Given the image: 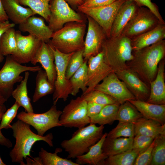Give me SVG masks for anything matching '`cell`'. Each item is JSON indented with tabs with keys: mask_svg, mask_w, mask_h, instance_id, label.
<instances>
[{
	"mask_svg": "<svg viewBox=\"0 0 165 165\" xmlns=\"http://www.w3.org/2000/svg\"><path fill=\"white\" fill-rule=\"evenodd\" d=\"M134 136L133 123L119 122L115 127L107 133V137L111 138H134Z\"/></svg>",
	"mask_w": 165,
	"mask_h": 165,
	"instance_id": "74e56055",
	"label": "cell"
},
{
	"mask_svg": "<svg viewBox=\"0 0 165 165\" xmlns=\"http://www.w3.org/2000/svg\"><path fill=\"white\" fill-rule=\"evenodd\" d=\"M50 9L48 26L53 32L62 28L67 23L84 22L80 15L72 9L65 0H51Z\"/></svg>",
	"mask_w": 165,
	"mask_h": 165,
	"instance_id": "8fae6325",
	"label": "cell"
},
{
	"mask_svg": "<svg viewBox=\"0 0 165 165\" xmlns=\"http://www.w3.org/2000/svg\"><path fill=\"white\" fill-rule=\"evenodd\" d=\"M159 24L162 23L149 9L139 7L136 14L127 24L121 35L131 39L153 29Z\"/></svg>",
	"mask_w": 165,
	"mask_h": 165,
	"instance_id": "30bf717a",
	"label": "cell"
},
{
	"mask_svg": "<svg viewBox=\"0 0 165 165\" xmlns=\"http://www.w3.org/2000/svg\"><path fill=\"white\" fill-rule=\"evenodd\" d=\"M88 21L87 32L84 40L83 57L87 60L91 57L97 55L101 51L102 45L107 38L102 28L92 18L87 16Z\"/></svg>",
	"mask_w": 165,
	"mask_h": 165,
	"instance_id": "9a60e30c",
	"label": "cell"
},
{
	"mask_svg": "<svg viewBox=\"0 0 165 165\" xmlns=\"http://www.w3.org/2000/svg\"><path fill=\"white\" fill-rule=\"evenodd\" d=\"M155 138L149 146L138 156L134 165H150L152 160V150L155 145Z\"/></svg>",
	"mask_w": 165,
	"mask_h": 165,
	"instance_id": "7bdbcfd3",
	"label": "cell"
},
{
	"mask_svg": "<svg viewBox=\"0 0 165 165\" xmlns=\"http://www.w3.org/2000/svg\"><path fill=\"white\" fill-rule=\"evenodd\" d=\"M155 139L150 165H165V133L158 135Z\"/></svg>",
	"mask_w": 165,
	"mask_h": 165,
	"instance_id": "8d00e7d4",
	"label": "cell"
},
{
	"mask_svg": "<svg viewBox=\"0 0 165 165\" xmlns=\"http://www.w3.org/2000/svg\"><path fill=\"white\" fill-rule=\"evenodd\" d=\"M13 136L15 138L16 143L13 148L9 152V156L13 163H17L24 165L23 161L27 156L31 157L30 151L35 142L42 141L50 147L53 146V136L52 133L46 136H41L31 131L30 125L18 119L12 125Z\"/></svg>",
	"mask_w": 165,
	"mask_h": 165,
	"instance_id": "7a4b0ae2",
	"label": "cell"
},
{
	"mask_svg": "<svg viewBox=\"0 0 165 165\" xmlns=\"http://www.w3.org/2000/svg\"><path fill=\"white\" fill-rule=\"evenodd\" d=\"M117 0H88L79 6L87 8L102 6L110 4Z\"/></svg>",
	"mask_w": 165,
	"mask_h": 165,
	"instance_id": "f6af8a7d",
	"label": "cell"
},
{
	"mask_svg": "<svg viewBox=\"0 0 165 165\" xmlns=\"http://www.w3.org/2000/svg\"><path fill=\"white\" fill-rule=\"evenodd\" d=\"M6 101L4 97L0 94V107L4 104V103Z\"/></svg>",
	"mask_w": 165,
	"mask_h": 165,
	"instance_id": "816d5d0a",
	"label": "cell"
},
{
	"mask_svg": "<svg viewBox=\"0 0 165 165\" xmlns=\"http://www.w3.org/2000/svg\"><path fill=\"white\" fill-rule=\"evenodd\" d=\"M134 2L139 7H144L149 9L158 18L160 22L165 24L159 10L158 6L155 3L152 2L151 0H126Z\"/></svg>",
	"mask_w": 165,
	"mask_h": 165,
	"instance_id": "ee69618b",
	"label": "cell"
},
{
	"mask_svg": "<svg viewBox=\"0 0 165 165\" xmlns=\"http://www.w3.org/2000/svg\"><path fill=\"white\" fill-rule=\"evenodd\" d=\"M14 23H10L8 20L0 21V38L2 35L8 30L15 26Z\"/></svg>",
	"mask_w": 165,
	"mask_h": 165,
	"instance_id": "c3c4849f",
	"label": "cell"
},
{
	"mask_svg": "<svg viewBox=\"0 0 165 165\" xmlns=\"http://www.w3.org/2000/svg\"><path fill=\"white\" fill-rule=\"evenodd\" d=\"M107 134V133L103 134L101 138L90 148L87 152L77 157L75 163L78 165H104L105 161L108 156L103 152L102 146Z\"/></svg>",
	"mask_w": 165,
	"mask_h": 165,
	"instance_id": "cb8c5ba5",
	"label": "cell"
},
{
	"mask_svg": "<svg viewBox=\"0 0 165 165\" xmlns=\"http://www.w3.org/2000/svg\"><path fill=\"white\" fill-rule=\"evenodd\" d=\"M139 155L132 149L124 152L108 156L105 160L104 165H133Z\"/></svg>",
	"mask_w": 165,
	"mask_h": 165,
	"instance_id": "e575fe53",
	"label": "cell"
},
{
	"mask_svg": "<svg viewBox=\"0 0 165 165\" xmlns=\"http://www.w3.org/2000/svg\"><path fill=\"white\" fill-rule=\"evenodd\" d=\"M20 107L16 101L14 104L3 114L1 119L0 124V129H8L11 128V123L17 116L18 110Z\"/></svg>",
	"mask_w": 165,
	"mask_h": 165,
	"instance_id": "b9f144b4",
	"label": "cell"
},
{
	"mask_svg": "<svg viewBox=\"0 0 165 165\" xmlns=\"http://www.w3.org/2000/svg\"><path fill=\"white\" fill-rule=\"evenodd\" d=\"M53 48L50 41L42 42L31 62L34 65L37 63L40 64L47 75L49 82L54 86L56 78V71Z\"/></svg>",
	"mask_w": 165,
	"mask_h": 165,
	"instance_id": "ac0fdd59",
	"label": "cell"
},
{
	"mask_svg": "<svg viewBox=\"0 0 165 165\" xmlns=\"http://www.w3.org/2000/svg\"><path fill=\"white\" fill-rule=\"evenodd\" d=\"M165 38V24H159L153 29L131 39L133 51L158 42Z\"/></svg>",
	"mask_w": 165,
	"mask_h": 165,
	"instance_id": "7402d4cb",
	"label": "cell"
},
{
	"mask_svg": "<svg viewBox=\"0 0 165 165\" xmlns=\"http://www.w3.org/2000/svg\"><path fill=\"white\" fill-rule=\"evenodd\" d=\"M16 31L11 28L5 32L0 38V51L4 56L13 55L16 49Z\"/></svg>",
	"mask_w": 165,
	"mask_h": 165,
	"instance_id": "d590c367",
	"label": "cell"
},
{
	"mask_svg": "<svg viewBox=\"0 0 165 165\" xmlns=\"http://www.w3.org/2000/svg\"><path fill=\"white\" fill-rule=\"evenodd\" d=\"M4 56L2 54L0 51V64L2 61L4 59Z\"/></svg>",
	"mask_w": 165,
	"mask_h": 165,
	"instance_id": "f5cc1de1",
	"label": "cell"
},
{
	"mask_svg": "<svg viewBox=\"0 0 165 165\" xmlns=\"http://www.w3.org/2000/svg\"><path fill=\"white\" fill-rule=\"evenodd\" d=\"M29 75L28 71L25 72L24 79L17 86L16 88L13 90L11 96L20 107L24 108L26 112L33 113L34 112V110L31 103V100L28 96L27 87Z\"/></svg>",
	"mask_w": 165,
	"mask_h": 165,
	"instance_id": "83f0119b",
	"label": "cell"
},
{
	"mask_svg": "<svg viewBox=\"0 0 165 165\" xmlns=\"http://www.w3.org/2000/svg\"><path fill=\"white\" fill-rule=\"evenodd\" d=\"M113 71L104 61L102 51L87 60V89L84 95L94 90L96 86L110 73Z\"/></svg>",
	"mask_w": 165,
	"mask_h": 165,
	"instance_id": "5bb4252c",
	"label": "cell"
},
{
	"mask_svg": "<svg viewBox=\"0 0 165 165\" xmlns=\"http://www.w3.org/2000/svg\"><path fill=\"white\" fill-rule=\"evenodd\" d=\"M165 62H160L155 78L149 83V97L146 102L158 105H165Z\"/></svg>",
	"mask_w": 165,
	"mask_h": 165,
	"instance_id": "44dd1931",
	"label": "cell"
},
{
	"mask_svg": "<svg viewBox=\"0 0 165 165\" xmlns=\"http://www.w3.org/2000/svg\"><path fill=\"white\" fill-rule=\"evenodd\" d=\"M6 107L4 104L0 107V121L2 116L6 111ZM0 144L8 148L12 146V142L8 138H6L2 134L0 129Z\"/></svg>",
	"mask_w": 165,
	"mask_h": 165,
	"instance_id": "7dc6e473",
	"label": "cell"
},
{
	"mask_svg": "<svg viewBox=\"0 0 165 165\" xmlns=\"http://www.w3.org/2000/svg\"><path fill=\"white\" fill-rule=\"evenodd\" d=\"M104 128L103 125L90 124L78 128L70 138L62 141L61 145L68 154L67 158H76L87 152L102 137Z\"/></svg>",
	"mask_w": 165,
	"mask_h": 165,
	"instance_id": "3957f363",
	"label": "cell"
},
{
	"mask_svg": "<svg viewBox=\"0 0 165 165\" xmlns=\"http://www.w3.org/2000/svg\"><path fill=\"white\" fill-rule=\"evenodd\" d=\"M8 17L4 10L2 0H0V21L8 20Z\"/></svg>",
	"mask_w": 165,
	"mask_h": 165,
	"instance_id": "681fc988",
	"label": "cell"
},
{
	"mask_svg": "<svg viewBox=\"0 0 165 165\" xmlns=\"http://www.w3.org/2000/svg\"><path fill=\"white\" fill-rule=\"evenodd\" d=\"M4 10L8 17L15 24H20L35 14L30 8H25L16 0H2Z\"/></svg>",
	"mask_w": 165,
	"mask_h": 165,
	"instance_id": "d4e9b609",
	"label": "cell"
},
{
	"mask_svg": "<svg viewBox=\"0 0 165 165\" xmlns=\"http://www.w3.org/2000/svg\"><path fill=\"white\" fill-rule=\"evenodd\" d=\"M6 164L4 163L2 160L0 156V165H6Z\"/></svg>",
	"mask_w": 165,
	"mask_h": 165,
	"instance_id": "db71d44e",
	"label": "cell"
},
{
	"mask_svg": "<svg viewBox=\"0 0 165 165\" xmlns=\"http://www.w3.org/2000/svg\"><path fill=\"white\" fill-rule=\"evenodd\" d=\"M134 138L106 137L102 146L103 152L108 157L130 149L132 148Z\"/></svg>",
	"mask_w": 165,
	"mask_h": 165,
	"instance_id": "484cf974",
	"label": "cell"
},
{
	"mask_svg": "<svg viewBox=\"0 0 165 165\" xmlns=\"http://www.w3.org/2000/svg\"><path fill=\"white\" fill-rule=\"evenodd\" d=\"M154 138L141 135H136L134 138L132 149L139 155L149 146Z\"/></svg>",
	"mask_w": 165,
	"mask_h": 165,
	"instance_id": "60d3db41",
	"label": "cell"
},
{
	"mask_svg": "<svg viewBox=\"0 0 165 165\" xmlns=\"http://www.w3.org/2000/svg\"><path fill=\"white\" fill-rule=\"evenodd\" d=\"M94 90L103 92L115 99L120 104L126 101L136 99L125 83L113 71L95 87Z\"/></svg>",
	"mask_w": 165,
	"mask_h": 165,
	"instance_id": "4fadbf2b",
	"label": "cell"
},
{
	"mask_svg": "<svg viewBox=\"0 0 165 165\" xmlns=\"http://www.w3.org/2000/svg\"><path fill=\"white\" fill-rule=\"evenodd\" d=\"M35 78L36 86L32 100L34 102L42 97L53 93L54 86L49 82L45 70L38 71Z\"/></svg>",
	"mask_w": 165,
	"mask_h": 165,
	"instance_id": "f1b7e54d",
	"label": "cell"
},
{
	"mask_svg": "<svg viewBox=\"0 0 165 165\" xmlns=\"http://www.w3.org/2000/svg\"><path fill=\"white\" fill-rule=\"evenodd\" d=\"M120 105L117 102L104 106L97 115L90 119V124H97L103 126L112 124L116 120Z\"/></svg>",
	"mask_w": 165,
	"mask_h": 165,
	"instance_id": "f546056e",
	"label": "cell"
},
{
	"mask_svg": "<svg viewBox=\"0 0 165 165\" xmlns=\"http://www.w3.org/2000/svg\"><path fill=\"white\" fill-rule=\"evenodd\" d=\"M61 113L62 111L58 110L56 105H53L44 113L37 114L22 111L17 115V118L32 126L38 134L42 136L50 129L62 126L59 121Z\"/></svg>",
	"mask_w": 165,
	"mask_h": 165,
	"instance_id": "9c48e42d",
	"label": "cell"
},
{
	"mask_svg": "<svg viewBox=\"0 0 165 165\" xmlns=\"http://www.w3.org/2000/svg\"><path fill=\"white\" fill-rule=\"evenodd\" d=\"M21 5L28 6L35 14L42 16L49 22L50 16V3L51 0H16Z\"/></svg>",
	"mask_w": 165,
	"mask_h": 165,
	"instance_id": "836d02e7",
	"label": "cell"
},
{
	"mask_svg": "<svg viewBox=\"0 0 165 165\" xmlns=\"http://www.w3.org/2000/svg\"><path fill=\"white\" fill-rule=\"evenodd\" d=\"M135 136L141 135L155 138L165 133V124L143 117L134 123Z\"/></svg>",
	"mask_w": 165,
	"mask_h": 165,
	"instance_id": "4316f807",
	"label": "cell"
},
{
	"mask_svg": "<svg viewBox=\"0 0 165 165\" xmlns=\"http://www.w3.org/2000/svg\"><path fill=\"white\" fill-rule=\"evenodd\" d=\"M61 148H57L53 153L49 152L43 148H40L39 157L42 165H78L70 159L63 158L57 155V153L61 152Z\"/></svg>",
	"mask_w": 165,
	"mask_h": 165,
	"instance_id": "d6a6232c",
	"label": "cell"
},
{
	"mask_svg": "<svg viewBox=\"0 0 165 165\" xmlns=\"http://www.w3.org/2000/svg\"><path fill=\"white\" fill-rule=\"evenodd\" d=\"M65 1L72 6H77L81 5L83 2L82 0H65Z\"/></svg>",
	"mask_w": 165,
	"mask_h": 165,
	"instance_id": "f907efd6",
	"label": "cell"
},
{
	"mask_svg": "<svg viewBox=\"0 0 165 165\" xmlns=\"http://www.w3.org/2000/svg\"><path fill=\"white\" fill-rule=\"evenodd\" d=\"M87 107V102L82 96L72 99L65 106L60 116V123L62 126L79 128L90 124Z\"/></svg>",
	"mask_w": 165,
	"mask_h": 165,
	"instance_id": "ba28073f",
	"label": "cell"
},
{
	"mask_svg": "<svg viewBox=\"0 0 165 165\" xmlns=\"http://www.w3.org/2000/svg\"><path fill=\"white\" fill-rule=\"evenodd\" d=\"M54 63L56 78L54 82V90L53 99V104L56 105L60 99L66 101L71 94L72 86L70 79H67L66 72L68 62L74 53H64L54 47Z\"/></svg>",
	"mask_w": 165,
	"mask_h": 165,
	"instance_id": "52a82bcc",
	"label": "cell"
},
{
	"mask_svg": "<svg viewBox=\"0 0 165 165\" xmlns=\"http://www.w3.org/2000/svg\"><path fill=\"white\" fill-rule=\"evenodd\" d=\"M43 18L32 16L19 24L20 31L28 32L42 42H47L51 38L53 32L45 24Z\"/></svg>",
	"mask_w": 165,
	"mask_h": 165,
	"instance_id": "ffe728a7",
	"label": "cell"
},
{
	"mask_svg": "<svg viewBox=\"0 0 165 165\" xmlns=\"http://www.w3.org/2000/svg\"><path fill=\"white\" fill-rule=\"evenodd\" d=\"M114 72L125 83L136 99L147 101L149 95V85L143 81L136 73L128 67Z\"/></svg>",
	"mask_w": 165,
	"mask_h": 165,
	"instance_id": "e0dca14e",
	"label": "cell"
},
{
	"mask_svg": "<svg viewBox=\"0 0 165 165\" xmlns=\"http://www.w3.org/2000/svg\"><path fill=\"white\" fill-rule=\"evenodd\" d=\"M81 96L87 102H93L103 106L118 102L111 96L96 90Z\"/></svg>",
	"mask_w": 165,
	"mask_h": 165,
	"instance_id": "f35d334b",
	"label": "cell"
},
{
	"mask_svg": "<svg viewBox=\"0 0 165 165\" xmlns=\"http://www.w3.org/2000/svg\"><path fill=\"white\" fill-rule=\"evenodd\" d=\"M139 7L134 2L126 0L116 13L112 27L110 38L121 35L124 28L136 14Z\"/></svg>",
	"mask_w": 165,
	"mask_h": 165,
	"instance_id": "d6986e66",
	"label": "cell"
},
{
	"mask_svg": "<svg viewBox=\"0 0 165 165\" xmlns=\"http://www.w3.org/2000/svg\"><path fill=\"white\" fill-rule=\"evenodd\" d=\"M88 0H82L83 1V3H84V2H86V1H88Z\"/></svg>",
	"mask_w": 165,
	"mask_h": 165,
	"instance_id": "11a10c76",
	"label": "cell"
},
{
	"mask_svg": "<svg viewBox=\"0 0 165 165\" xmlns=\"http://www.w3.org/2000/svg\"><path fill=\"white\" fill-rule=\"evenodd\" d=\"M41 69L39 66L23 65L14 60L11 55L7 56L0 70V94L7 100L11 96L14 84L23 80L21 73L27 71L38 72Z\"/></svg>",
	"mask_w": 165,
	"mask_h": 165,
	"instance_id": "8992f818",
	"label": "cell"
},
{
	"mask_svg": "<svg viewBox=\"0 0 165 165\" xmlns=\"http://www.w3.org/2000/svg\"><path fill=\"white\" fill-rule=\"evenodd\" d=\"M104 106L93 102H87L88 116L90 119L95 116L99 113Z\"/></svg>",
	"mask_w": 165,
	"mask_h": 165,
	"instance_id": "bcb514c9",
	"label": "cell"
},
{
	"mask_svg": "<svg viewBox=\"0 0 165 165\" xmlns=\"http://www.w3.org/2000/svg\"><path fill=\"white\" fill-rule=\"evenodd\" d=\"M129 101L141 114L143 117L165 124V105H158L137 99Z\"/></svg>",
	"mask_w": 165,
	"mask_h": 165,
	"instance_id": "603a6c76",
	"label": "cell"
},
{
	"mask_svg": "<svg viewBox=\"0 0 165 165\" xmlns=\"http://www.w3.org/2000/svg\"><path fill=\"white\" fill-rule=\"evenodd\" d=\"M133 58L127 63V67L149 85L155 78L158 66L165 56V40L141 49L133 51Z\"/></svg>",
	"mask_w": 165,
	"mask_h": 165,
	"instance_id": "6da1fadb",
	"label": "cell"
},
{
	"mask_svg": "<svg viewBox=\"0 0 165 165\" xmlns=\"http://www.w3.org/2000/svg\"><path fill=\"white\" fill-rule=\"evenodd\" d=\"M87 60H85L82 66L75 73L70 79L72 86L71 94L76 96L80 89L83 94L86 91Z\"/></svg>",
	"mask_w": 165,
	"mask_h": 165,
	"instance_id": "1f68e13d",
	"label": "cell"
},
{
	"mask_svg": "<svg viewBox=\"0 0 165 165\" xmlns=\"http://www.w3.org/2000/svg\"><path fill=\"white\" fill-rule=\"evenodd\" d=\"M86 28L84 22L67 23L53 32L50 42L55 48L64 53L84 50Z\"/></svg>",
	"mask_w": 165,
	"mask_h": 165,
	"instance_id": "277c9868",
	"label": "cell"
},
{
	"mask_svg": "<svg viewBox=\"0 0 165 165\" xmlns=\"http://www.w3.org/2000/svg\"><path fill=\"white\" fill-rule=\"evenodd\" d=\"M126 0H118L108 5L90 8L79 6L78 10L94 20L103 29L107 38L110 37L112 27L116 13Z\"/></svg>",
	"mask_w": 165,
	"mask_h": 165,
	"instance_id": "7c38bea8",
	"label": "cell"
},
{
	"mask_svg": "<svg viewBox=\"0 0 165 165\" xmlns=\"http://www.w3.org/2000/svg\"><path fill=\"white\" fill-rule=\"evenodd\" d=\"M15 35L16 49L11 56L21 64L31 62L42 41L29 34L27 36L23 35L20 31H16Z\"/></svg>",
	"mask_w": 165,
	"mask_h": 165,
	"instance_id": "2e32d148",
	"label": "cell"
},
{
	"mask_svg": "<svg viewBox=\"0 0 165 165\" xmlns=\"http://www.w3.org/2000/svg\"><path fill=\"white\" fill-rule=\"evenodd\" d=\"M142 117V115L136 108L129 101H127L120 105L116 120L134 123Z\"/></svg>",
	"mask_w": 165,
	"mask_h": 165,
	"instance_id": "4dcf8cb0",
	"label": "cell"
},
{
	"mask_svg": "<svg viewBox=\"0 0 165 165\" xmlns=\"http://www.w3.org/2000/svg\"><path fill=\"white\" fill-rule=\"evenodd\" d=\"M84 50L74 52L68 64L66 72L67 79H70L75 73L82 66L84 61Z\"/></svg>",
	"mask_w": 165,
	"mask_h": 165,
	"instance_id": "ab89813d",
	"label": "cell"
},
{
	"mask_svg": "<svg viewBox=\"0 0 165 165\" xmlns=\"http://www.w3.org/2000/svg\"><path fill=\"white\" fill-rule=\"evenodd\" d=\"M104 62L114 72L127 68V62L133 58L131 39L121 35L115 38H107L102 45Z\"/></svg>",
	"mask_w": 165,
	"mask_h": 165,
	"instance_id": "5b68a950",
	"label": "cell"
}]
</instances>
